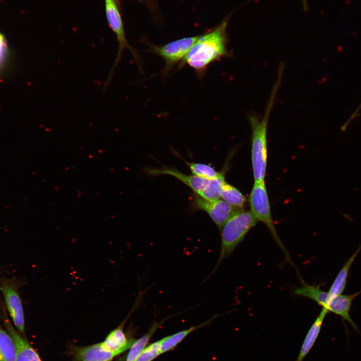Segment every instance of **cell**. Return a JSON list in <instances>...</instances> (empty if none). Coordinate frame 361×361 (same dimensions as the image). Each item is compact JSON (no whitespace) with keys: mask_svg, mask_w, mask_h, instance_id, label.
Segmentation results:
<instances>
[{"mask_svg":"<svg viewBox=\"0 0 361 361\" xmlns=\"http://www.w3.org/2000/svg\"><path fill=\"white\" fill-rule=\"evenodd\" d=\"M294 294L299 296L309 298L322 308H325L329 299L328 292L322 290L320 285L314 286L304 284L296 288Z\"/></svg>","mask_w":361,"mask_h":361,"instance_id":"16","label":"cell"},{"mask_svg":"<svg viewBox=\"0 0 361 361\" xmlns=\"http://www.w3.org/2000/svg\"><path fill=\"white\" fill-rule=\"evenodd\" d=\"M0 290L3 294L9 313L17 330L22 335L25 333V321L21 299L16 287L8 282L3 281Z\"/></svg>","mask_w":361,"mask_h":361,"instance_id":"8","label":"cell"},{"mask_svg":"<svg viewBox=\"0 0 361 361\" xmlns=\"http://www.w3.org/2000/svg\"><path fill=\"white\" fill-rule=\"evenodd\" d=\"M361 250V245L345 261L336 276L328 292L329 298L342 294L345 288L350 267Z\"/></svg>","mask_w":361,"mask_h":361,"instance_id":"15","label":"cell"},{"mask_svg":"<svg viewBox=\"0 0 361 361\" xmlns=\"http://www.w3.org/2000/svg\"><path fill=\"white\" fill-rule=\"evenodd\" d=\"M16 348L13 338L0 325V361H16Z\"/></svg>","mask_w":361,"mask_h":361,"instance_id":"17","label":"cell"},{"mask_svg":"<svg viewBox=\"0 0 361 361\" xmlns=\"http://www.w3.org/2000/svg\"><path fill=\"white\" fill-rule=\"evenodd\" d=\"M283 68H279L277 80L274 85L263 117L250 114L248 120L252 129L251 161L254 182L265 181L267 165V133L269 118L283 76Z\"/></svg>","mask_w":361,"mask_h":361,"instance_id":"2","label":"cell"},{"mask_svg":"<svg viewBox=\"0 0 361 361\" xmlns=\"http://www.w3.org/2000/svg\"><path fill=\"white\" fill-rule=\"evenodd\" d=\"M4 37V36L2 34L0 33V37Z\"/></svg>","mask_w":361,"mask_h":361,"instance_id":"25","label":"cell"},{"mask_svg":"<svg viewBox=\"0 0 361 361\" xmlns=\"http://www.w3.org/2000/svg\"><path fill=\"white\" fill-rule=\"evenodd\" d=\"M258 222L250 210L241 209L225 223L221 230V251L214 270L233 252L246 234Z\"/></svg>","mask_w":361,"mask_h":361,"instance_id":"3","label":"cell"},{"mask_svg":"<svg viewBox=\"0 0 361 361\" xmlns=\"http://www.w3.org/2000/svg\"><path fill=\"white\" fill-rule=\"evenodd\" d=\"M5 326L13 338L16 348V361H42L39 354L24 335L4 317Z\"/></svg>","mask_w":361,"mask_h":361,"instance_id":"10","label":"cell"},{"mask_svg":"<svg viewBox=\"0 0 361 361\" xmlns=\"http://www.w3.org/2000/svg\"><path fill=\"white\" fill-rule=\"evenodd\" d=\"M193 210L208 214L221 230L225 223L240 209L234 207L222 199L209 200L195 194L192 201Z\"/></svg>","mask_w":361,"mask_h":361,"instance_id":"7","label":"cell"},{"mask_svg":"<svg viewBox=\"0 0 361 361\" xmlns=\"http://www.w3.org/2000/svg\"><path fill=\"white\" fill-rule=\"evenodd\" d=\"M9 49L4 37H0V73L6 68L9 59Z\"/></svg>","mask_w":361,"mask_h":361,"instance_id":"23","label":"cell"},{"mask_svg":"<svg viewBox=\"0 0 361 361\" xmlns=\"http://www.w3.org/2000/svg\"><path fill=\"white\" fill-rule=\"evenodd\" d=\"M72 350L76 361H109L118 355L104 348L101 342L86 346H75Z\"/></svg>","mask_w":361,"mask_h":361,"instance_id":"12","label":"cell"},{"mask_svg":"<svg viewBox=\"0 0 361 361\" xmlns=\"http://www.w3.org/2000/svg\"><path fill=\"white\" fill-rule=\"evenodd\" d=\"M220 198L231 206L243 209L246 202L245 196L234 186L226 182L222 186Z\"/></svg>","mask_w":361,"mask_h":361,"instance_id":"18","label":"cell"},{"mask_svg":"<svg viewBox=\"0 0 361 361\" xmlns=\"http://www.w3.org/2000/svg\"><path fill=\"white\" fill-rule=\"evenodd\" d=\"M109 361H112V360H109Z\"/></svg>","mask_w":361,"mask_h":361,"instance_id":"26","label":"cell"},{"mask_svg":"<svg viewBox=\"0 0 361 361\" xmlns=\"http://www.w3.org/2000/svg\"><path fill=\"white\" fill-rule=\"evenodd\" d=\"M193 174L206 179H212L219 176L223 172L217 171L210 164L184 161Z\"/></svg>","mask_w":361,"mask_h":361,"instance_id":"21","label":"cell"},{"mask_svg":"<svg viewBox=\"0 0 361 361\" xmlns=\"http://www.w3.org/2000/svg\"><path fill=\"white\" fill-rule=\"evenodd\" d=\"M199 37L183 38L160 46L150 44L148 51L164 60L163 73L165 74L173 66L183 61Z\"/></svg>","mask_w":361,"mask_h":361,"instance_id":"6","label":"cell"},{"mask_svg":"<svg viewBox=\"0 0 361 361\" xmlns=\"http://www.w3.org/2000/svg\"><path fill=\"white\" fill-rule=\"evenodd\" d=\"M123 325L122 324L111 331L104 340L101 342L104 348L118 355L129 348L135 341L133 338L126 337L123 330Z\"/></svg>","mask_w":361,"mask_h":361,"instance_id":"13","label":"cell"},{"mask_svg":"<svg viewBox=\"0 0 361 361\" xmlns=\"http://www.w3.org/2000/svg\"><path fill=\"white\" fill-rule=\"evenodd\" d=\"M214 317L201 324L192 326L187 329L182 330L173 334L165 337L159 340L160 353L171 350L182 341L189 334L194 330L207 324Z\"/></svg>","mask_w":361,"mask_h":361,"instance_id":"19","label":"cell"},{"mask_svg":"<svg viewBox=\"0 0 361 361\" xmlns=\"http://www.w3.org/2000/svg\"><path fill=\"white\" fill-rule=\"evenodd\" d=\"M160 354L158 340L145 347L135 361H152Z\"/></svg>","mask_w":361,"mask_h":361,"instance_id":"22","label":"cell"},{"mask_svg":"<svg viewBox=\"0 0 361 361\" xmlns=\"http://www.w3.org/2000/svg\"><path fill=\"white\" fill-rule=\"evenodd\" d=\"M163 322V321H161L159 323L156 322L153 324L145 334L134 342L129 348L130 349L127 355L126 361L136 360L141 351L145 348L148 340L154 331Z\"/></svg>","mask_w":361,"mask_h":361,"instance_id":"20","label":"cell"},{"mask_svg":"<svg viewBox=\"0 0 361 361\" xmlns=\"http://www.w3.org/2000/svg\"><path fill=\"white\" fill-rule=\"evenodd\" d=\"M146 172L148 174L153 176L162 174L172 176L189 187L195 194L200 197L203 195L211 180L193 174H185L175 168L164 165L158 168H147L146 169Z\"/></svg>","mask_w":361,"mask_h":361,"instance_id":"9","label":"cell"},{"mask_svg":"<svg viewBox=\"0 0 361 361\" xmlns=\"http://www.w3.org/2000/svg\"><path fill=\"white\" fill-rule=\"evenodd\" d=\"M228 21L227 18L212 31L200 36L180 66L187 64L195 70L198 76H202L211 64L231 56V53L227 47L226 31Z\"/></svg>","mask_w":361,"mask_h":361,"instance_id":"1","label":"cell"},{"mask_svg":"<svg viewBox=\"0 0 361 361\" xmlns=\"http://www.w3.org/2000/svg\"><path fill=\"white\" fill-rule=\"evenodd\" d=\"M105 8L107 21L110 28L116 35L118 43V48L113 65L104 84V91L107 89L111 82L114 70L121 60L124 50L127 49L130 51L138 68L140 70L142 69L141 59L138 52L130 46L127 41L123 24L116 0H105Z\"/></svg>","mask_w":361,"mask_h":361,"instance_id":"4","label":"cell"},{"mask_svg":"<svg viewBox=\"0 0 361 361\" xmlns=\"http://www.w3.org/2000/svg\"><path fill=\"white\" fill-rule=\"evenodd\" d=\"M303 5L304 6V7L306 9L307 8V3H306V0H302Z\"/></svg>","mask_w":361,"mask_h":361,"instance_id":"24","label":"cell"},{"mask_svg":"<svg viewBox=\"0 0 361 361\" xmlns=\"http://www.w3.org/2000/svg\"><path fill=\"white\" fill-rule=\"evenodd\" d=\"M248 201L251 212L258 221L263 222L267 226L275 241L284 253L286 258L292 264L289 253L280 239L274 226L265 181L254 182Z\"/></svg>","mask_w":361,"mask_h":361,"instance_id":"5","label":"cell"},{"mask_svg":"<svg viewBox=\"0 0 361 361\" xmlns=\"http://www.w3.org/2000/svg\"><path fill=\"white\" fill-rule=\"evenodd\" d=\"M361 293V290L352 294H340L329 298L325 308L328 312H331L341 317L343 320L349 322L355 329L358 327L350 317L349 312L353 299Z\"/></svg>","mask_w":361,"mask_h":361,"instance_id":"11","label":"cell"},{"mask_svg":"<svg viewBox=\"0 0 361 361\" xmlns=\"http://www.w3.org/2000/svg\"><path fill=\"white\" fill-rule=\"evenodd\" d=\"M328 312L327 309L324 308H322L304 339L296 361H303L313 347L320 331L324 319Z\"/></svg>","mask_w":361,"mask_h":361,"instance_id":"14","label":"cell"}]
</instances>
